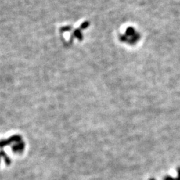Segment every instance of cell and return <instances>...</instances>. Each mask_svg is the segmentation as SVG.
Here are the masks:
<instances>
[{"instance_id":"1","label":"cell","mask_w":180,"mask_h":180,"mask_svg":"<svg viewBox=\"0 0 180 180\" xmlns=\"http://www.w3.org/2000/svg\"><path fill=\"white\" fill-rule=\"evenodd\" d=\"M141 38H142L141 34H140L139 32H137V33L134 36L129 38V40L128 41V44L130 45H134L140 40Z\"/></svg>"},{"instance_id":"2","label":"cell","mask_w":180,"mask_h":180,"mask_svg":"<svg viewBox=\"0 0 180 180\" xmlns=\"http://www.w3.org/2000/svg\"><path fill=\"white\" fill-rule=\"evenodd\" d=\"M137 33V31H135V29L133 27H128L127 29L125 30V34L128 36V37L130 38L134 36L135 34Z\"/></svg>"},{"instance_id":"3","label":"cell","mask_w":180,"mask_h":180,"mask_svg":"<svg viewBox=\"0 0 180 180\" xmlns=\"http://www.w3.org/2000/svg\"><path fill=\"white\" fill-rule=\"evenodd\" d=\"M74 35L78 39L79 41H82L83 38H84L80 29H77V30H75L74 32Z\"/></svg>"},{"instance_id":"4","label":"cell","mask_w":180,"mask_h":180,"mask_svg":"<svg viewBox=\"0 0 180 180\" xmlns=\"http://www.w3.org/2000/svg\"><path fill=\"white\" fill-rule=\"evenodd\" d=\"M178 175L177 178H172L171 176L167 175V176H165V177L164 178V180H180V167L178 168Z\"/></svg>"},{"instance_id":"5","label":"cell","mask_w":180,"mask_h":180,"mask_svg":"<svg viewBox=\"0 0 180 180\" xmlns=\"http://www.w3.org/2000/svg\"><path fill=\"white\" fill-rule=\"evenodd\" d=\"M119 39L121 42L123 43H128L129 40V37H128L127 35L125 34H121L120 35V38H119Z\"/></svg>"},{"instance_id":"6","label":"cell","mask_w":180,"mask_h":180,"mask_svg":"<svg viewBox=\"0 0 180 180\" xmlns=\"http://www.w3.org/2000/svg\"><path fill=\"white\" fill-rule=\"evenodd\" d=\"M89 25H90L89 21H84V23H82L81 24V26L80 27V30H85V29H87L89 26Z\"/></svg>"},{"instance_id":"7","label":"cell","mask_w":180,"mask_h":180,"mask_svg":"<svg viewBox=\"0 0 180 180\" xmlns=\"http://www.w3.org/2000/svg\"><path fill=\"white\" fill-rule=\"evenodd\" d=\"M71 30V27L70 26H66V27H63L62 29H61V31L65 32V31H70Z\"/></svg>"},{"instance_id":"8","label":"cell","mask_w":180,"mask_h":180,"mask_svg":"<svg viewBox=\"0 0 180 180\" xmlns=\"http://www.w3.org/2000/svg\"><path fill=\"white\" fill-rule=\"evenodd\" d=\"M149 180H156L155 179H153V178H152V179H150Z\"/></svg>"}]
</instances>
